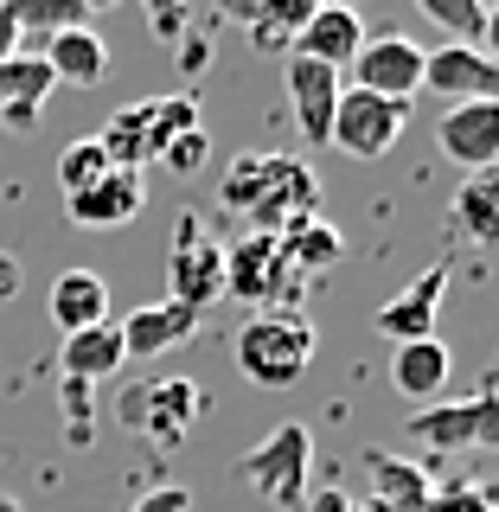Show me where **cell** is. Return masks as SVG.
<instances>
[{
	"instance_id": "obj_1",
	"label": "cell",
	"mask_w": 499,
	"mask_h": 512,
	"mask_svg": "<svg viewBox=\"0 0 499 512\" xmlns=\"http://www.w3.org/2000/svg\"><path fill=\"white\" fill-rule=\"evenodd\" d=\"M218 205H224V212H237L250 231L282 237L288 224L320 218V180H314L308 160H295V154H263V148H256V154H237L231 167H224Z\"/></svg>"
},
{
	"instance_id": "obj_2",
	"label": "cell",
	"mask_w": 499,
	"mask_h": 512,
	"mask_svg": "<svg viewBox=\"0 0 499 512\" xmlns=\"http://www.w3.org/2000/svg\"><path fill=\"white\" fill-rule=\"evenodd\" d=\"M231 352H237V372L250 384L288 391V384L308 378V365L320 352V333H314V320L301 308H263V314H250L244 327H237Z\"/></svg>"
},
{
	"instance_id": "obj_3",
	"label": "cell",
	"mask_w": 499,
	"mask_h": 512,
	"mask_svg": "<svg viewBox=\"0 0 499 512\" xmlns=\"http://www.w3.org/2000/svg\"><path fill=\"white\" fill-rule=\"evenodd\" d=\"M180 128H199V103L180 90V96H148V103H128L116 116L103 122V154L116 160V167H135L148 173L160 154H167V141L180 135Z\"/></svg>"
},
{
	"instance_id": "obj_4",
	"label": "cell",
	"mask_w": 499,
	"mask_h": 512,
	"mask_svg": "<svg viewBox=\"0 0 499 512\" xmlns=\"http://www.w3.org/2000/svg\"><path fill=\"white\" fill-rule=\"evenodd\" d=\"M116 416H122V429H135L148 448H180L205 416V384L186 378V372L148 378V384H135V391H122Z\"/></svg>"
},
{
	"instance_id": "obj_5",
	"label": "cell",
	"mask_w": 499,
	"mask_h": 512,
	"mask_svg": "<svg viewBox=\"0 0 499 512\" xmlns=\"http://www.w3.org/2000/svg\"><path fill=\"white\" fill-rule=\"evenodd\" d=\"M308 474H314L308 423H276L244 461H237V480H244L256 500H269L282 512H301V500H308Z\"/></svg>"
},
{
	"instance_id": "obj_6",
	"label": "cell",
	"mask_w": 499,
	"mask_h": 512,
	"mask_svg": "<svg viewBox=\"0 0 499 512\" xmlns=\"http://www.w3.org/2000/svg\"><path fill=\"white\" fill-rule=\"evenodd\" d=\"M224 295L250 301L256 314H263V308H295L301 276L288 269L282 237H269V231H244L237 244H224Z\"/></svg>"
},
{
	"instance_id": "obj_7",
	"label": "cell",
	"mask_w": 499,
	"mask_h": 512,
	"mask_svg": "<svg viewBox=\"0 0 499 512\" xmlns=\"http://www.w3.org/2000/svg\"><path fill=\"white\" fill-rule=\"evenodd\" d=\"M404 436L436 448V455H468V448H499V397L474 391V397H436L429 410L404 416Z\"/></svg>"
},
{
	"instance_id": "obj_8",
	"label": "cell",
	"mask_w": 499,
	"mask_h": 512,
	"mask_svg": "<svg viewBox=\"0 0 499 512\" xmlns=\"http://www.w3.org/2000/svg\"><path fill=\"white\" fill-rule=\"evenodd\" d=\"M167 295L186 301V308H212V301L224 295V244L212 231H205L199 212H180V224H173V256H167Z\"/></svg>"
},
{
	"instance_id": "obj_9",
	"label": "cell",
	"mask_w": 499,
	"mask_h": 512,
	"mask_svg": "<svg viewBox=\"0 0 499 512\" xmlns=\"http://www.w3.org/2000/svg\"><path fill=\"white\" fill-rule=\"evenodd\" d=\"M404 122H410V103H391V96H372V90H340L327 148H340L352 160H378V154L397 148Z\"/></svg>"
},
{
	"instance_id": "obj_10",
	"label": "cell",
	"mask_w": 499,
	"mask_h": 512,
	"mask_svg": "<svg viewBox=\"0 0 499 512\" xmlns=\"http://www.w3.org/2000/svg\"><path fill=\"white\" fill-rule=\"evenodd\" d=\"M423 45L404 39V32H378V39H365L359 52H352V90H372V96H391V103H410L416 90H423Z\"/></svg>"
},
{
	"instance_id": "obj_11",
	"label": "cell",
	"mask_w": 499,
	"mask_h": 512,
	"mask_svg": "<svg viewBox=\"0 0 499 512\" xmlns=\"http://www.w3.org/2000/svg\"><path fill=\"white\" fill-rule=\"evenodd\" d=\"M282 77H288V96H295V128L308 148H327L333 141V103H340V71L320 58H295L282 52Z\"/></svg>"
},
{
	"instance_id": "obj_12",
	"label": "cell",
	"mask_w": 499,
	"mask_h": 512,
	"mask_svg": "<svg viewBox=\"0 0 499 512\" xmlns=\"http://www.w3.org/2000/svg\"><path fill=\"white\" fill-rule=\"evenodd\" d=\"M141 205H148V173L109 167L96 186L71 192V199H64V212H71V224H84V231H122V224L141 218Z\"/></svg>"
},
{
	"instance_id": "obj_13",
	"label": "cell",
	"mask_w": 499,
	"mask_h": 512,
	"mask_svg": "<svg viewBox=\"0 0 499 512\" xmlns=\"http://www.w3.org/2000/svg\"><path fill=\"white\" fill-rule=\"evenodd\" d=\"M116 333H122V352H128V359H167V352H180L192 333H199V308L160 295V301L128 308V320H116Z\"/></svg>"
},
{
	"instance_id": "obj_14",
	"label": "cell",
	"mask_w": 499,
	"mask_h": 512,
	"mask_svg": "<svg viewBox=\"0 0 499 512\" xmlns=\"http://www.w3.org/2000/svg\"><path fill=\"white\" fill-rule=\"evenodd\" d=\"M436 148L455 160L461 173L499 167V96H480V103H455L436 122Z\"/></svg>"
},
{
	"instance_id": "obj_15",
	"label": "cell",
	"mask_w": 499,
	"mask_h": 512,
	"mask_svg": "<svg viewBox=\"0 0 499 512\" xmlns=\"http://www.w3.org/2000/svg\"><path fill=\"white\" fill-rule=\"evenodd\" d=\"M423 90H436L442 103H480V96H499V64L480 45L448 39L423 58Z\"/></svg>"
},
{
	"instance_id": "obj_16",
	"label": "cell",
	"mask_w": 499,
	"mask_h": 512,
	"mask_svg": "<svg viewBox=\"0 0 499 512\" xmlns=\"http://www.w3.org/2000/svg\"><path fill=\"white\" fill-rule=\"evenodd\" d=\"M372 39L359 20V7H346V0H320V7L301 20V32L288 39V52L295 58H320V64H333V71H346L352 52Z\"/></svg>"
},
{
	"instance_id": "obj_17",
	"label": "cell",
	"mask_w": 499,
	"mask_h": 512,
	"mask_svg": "<svg viewBox=\"0 0 499 512\" xmlns=\"http://www.w3.org/2000/svg\"><path fill=\"white\" fill-rule=\"evenodd\" d=\"M442 295H448V263L423 269L410 288H397L391 301L378 308V333L384 340H436V314H442Z\"/></svg>"
},
{
	"instance_id": "obj_18",
	"label": "cell",
	"mask_w": 499,
	"mask_h": 512,
	"mask_svg": "<svg viewBox=\"0 0 499 512\" xmlns=\"http://www.w3.org/2000/svg\"><path fill=\"white\" fill-rule=\"evenodd\" d=\"M448 237L474 250H499V167L461 173V186L448 192Z\"/></svg>"
},
{
	"instance_id": "obj_19",
	"label": "cell",
	"mask_w": 499,
	"mask_h": 512,
	"mask_svg": "<svg viewBox=\"0 0 499 512\" xmlns=\"http://www.w3.org/2000/svg\"><path fill=\"white\" fill-rule=\"evenodd\" d=\"M58 90L52 64H45L39 52H13L0 58V122L7 128H32L45 116V96Z\"/></svg>"
},
{
	"instance_id": "obj_20",
	"label": "cell",
	"mask_w": 499,
	"mask_h": 512,
	"mask_svg": "<svg viewBox=\"0 0 499 512\" xmlns=\"http://www.w3.org/2000/svg\"><path fill=\"white\" fill-rule=\"evenodd\" d=\"M320 7V0H218V13L231 26H244L263 52H288V39L301 32V20Z\"/></svg>"
},
{
	"instance_id": "obj_21",
	"label": "cell",
	"mask_w": 499,
	"mask_h": 512,
	"mask_svg": "<svg viewBox=\"0 0 499 512\" xmlns=\"http://www.w3.org/2000/svg\"><path fill=\"white\" fill-rule=\"evenodd\" d=\"M365 480H372V500L384 512H423V500L436 493L423 461H404V455H384V448H365Z\"/></svg>"
},
{
	"instance_id": "obj_22",
	"label": "cell",
	"mask_w": 499,
	"mask_h": 512,
	"mask_svg": "<svg viewBox=\"0 0 499 512\" xmlns=\"http://www.w3.org/2000/svg\"><path fill=\"white\" fill-rule=\"evenodd\" d=\"M45 314H52L58 333H84L96 320H116L109 314V282L96 269H64L52 282V295H45Z\"/></svg>"
},
{
	"instance_id": "obj_23",
	"label": "cell",
	"mask_w": 499,
	"mask_h": 512,
	"mask_svg": "<svg viewBox=\"0 0 499 512\" xmlns=\"http://www.w3.org/2000/svg\"><path fill=\"white\" fill-rule=\"evenodd\" d=\"M58 365H64V378H77V384H103V378H116L122 365H128L116 320H96V327H84V333H64Z\"/></svg>"
},
{
	"instance_id": "obj_24",
	"label": "cell",
	"mask_w": 499,
	"mask_h": 512,
	"mask_svg": "<svg viewBox=\"0 0 499 512\" xmlns=\"http://www.w3.org/2000/svg\"><path fill=\"white\" fill-rule=\"evenodd\" d=\"M448 365H455V352L442 340H404L391 359V384L397 397H410V404H436L442 384H448Z\"/></svg>"
},
{
	"instance_id": "obj_25",
	"label": "cell",
	"mask_w": 499,
	"mask_h": 512,
	"mask_svg": "<svg viewBox=\"0 0 499 512\" xmlns=\"http://www.w3.org/2000/svg\"><path fill=\"white\" fill-rule=\"evenodd\" d=\"M39 58L52 64L58 84H77V90H90V84H103V77H109V45L96 39L90 26H71V32H58V39H45Z\"/></svg>"
},
{
	"instance_id": "obj_26",
	"label": "cell",
	"mask_w": 499,
	"mask_h": 512,
	"mask_svg": "<svg viewBox=\"0 0 499 512\" xmlns=\"http://www.w3.org/2000/svg\"><path fill=\"white\" fill-rule=\"evenodd\" d=\"M282 256H288V269L308 282V276H327L346 256V237H340V224H327V218H301V224L282 231Z\"/></svg>"
},
{
	"instance_id": "obj_27",
	"label": "cell",
	"mask_w": 499,
	"mask_h": 512,
	"mask_svg": "<svg viewBox=\"0 0 499 512\" xmlns=\"http://www.w3.org/2000/svg\"><path fill=\"white\" fill-rule=\"evenodd\" d=\"M13 20H20L26 45H45V39H58V32L84 26V7H77V0H13Z\"/></svg>"
},
{
	"instance_id": "obj_28",
	"label": "cell",
	"mask_w": 499,
	"mask_h": 512,
	"mask_svg": "<svg viewBox=\"0 0 499 512\" xmlns=\"http://www.w3.org/2000/svg\"><path fill=\"white\" fill-rule=\"evenodd\" d=\"M429 26H442L455 45H480V26H487V0H416Z\"/></svg>"
},
{
	"instance_id": "obj_29",
	"label": "cell",
	"mask_w": 499,
	"mask_h": 512,
	"mask_svg": "<svg viewBox=\"0 0 499 512\" xmlns=\"http://www.w3.org/2000/svg\"><path fill=\"white\" fill-rule=\"evenodd\" d=\"M109 167H116V160L103 154V141H96V135H90V141H71V148L58 154V186H64V199H71V192H84V186H96Z\"/></svg>"
},
{
	"instance_id": "obj_30",
	"label": "cell",
	"mask_w": 499,
	"mask_h": 512,
	"mask_svg": "<svg viewBox=\"0 0 499 512\" xmlns=\"http://www.w3.org/2000/svg\"><path fill=\"white\" fill-rule=\"evenodd\" d=\"M205 160H212V135H205V122H199V128H180L154 167H167V173H205Z\"/></svg>"
},
{
	"instance_id": "obj_31",
	"label": "cell",
	"mask_w": 499,
	"mask_h": 512,
	"mask_svg": "<svg viewBox=\"0 0 499 512\" xmlns=\"http://www.w3.org/2000/svg\"><path fill=\"white\" fill-rule=\"evenodd\" d=\"M58 397H64V436H71L77 448H90V436H96V423H90V410H96V404H90V384L64 378Z\"/></svg>"
},
{
	"instance_id": "obj_32",
	"label": "cell",
	"mask_w": 499,
	"mask_h": 512,
	"mask_svg": "<svg viewBox=\"0 0 499 512\" xmlns=\"http://www.w3.org/2000/svg\"><path fill=\"white\" fill-rule=\"evenodd\" d=\"M487 506H493V493L480 480H455V487H436L423 500V512H487Z\"/></svg>"
},
{
	"instance_id": "obj_33",
	"label": "cell",
	"mask_w": 499,
	"mask_h": 512,
	"mask_svg": "<svg viewBox=\"0 0 499 512\" xmlns=\"http://www.w3.org/2000/svg\"><path fill=\"white\" fill-rule=\"evenodd\" d=\"M141 7H148V26H154L160 45H180V32H186V0H141Z\"/></svg>"
},
{
	"instance_id": "obj_34",
	"label": "cell",
	"mask_w": 499,
	"mask_h": 512,
	"mask_svg": "<svg viewBox=\"0 0 499 512\" xmlns=\"http://www.w3.org/2000/svg\"><path fill=\"white\" fill-rule=\"evenodd\" d=\"M128 512H192V493L186 487H148Z\"/></svg>"
},
{
	"instance_id": "obj_35",
	"label": "cell",
	"mask_w": 499,
	"mask_h": 512,
	"mask_svg": "<svg viewBox=\"0 0 499 512\" xmlns=\"http://www.w3.org/2000/svg\"><path fill=\"white\" fill-rule=\"evenodd\" d=\"M301 512H359V500H346L340 487H320V493H308V500H301Z\"/></svg>"
},
{
	"instance_id": "obj_36",
	"label": "cell",
	"mask_w": 499,
	"mask_h": 512,
	"mask_svg": "<svg viewBox=\"0 0 499 512\" xmlns=\"http://www.w3.org/2000/svg\"><path fill=\"white\" fill-rule=\"evenodd\" d=\"M13 52H26V39H20V20H13V0H0V58Z\"/></svg>"
},
{
	"instance_id": "obj_37",
	"label": "cell",
	"mask_w": 499,
	"mask_h": 512,
	"mask_svg": "<svg viewBox=\"0 0 499 512\" xmlns=\"http://www.w3.org/2000/svg\"><path fill=\"white\" fill-rule=\"evenodd\" d=\"M20 256H7V250H0V301H13V295H20Z\"/></svg>"
},
{
	"instance_id": "obj_38",
	"label": "cell",
	"mask_w": 499,
	"mask_h": 512,
	"mask_svg": "<svg viewBox=\"0 0 499 512\" xmlns=\"http://www.w3.org/2000/svg\"><path fill=\"white\" fill-rule=\"evenodd\" d=\"M480 52L499 64V0H487V26H480Z\"/></svg>"
},
{
	"instance_id": "obj_39",
	"label": "cell",
	"mask_w": 499,
	"mask_h": 512,
	"mask_svg": "<svg viewBox=\"0 0 499 512\" xmlns=\"http://www.w3.org/2000/svg\"><path fill=\"white\" fill-rule=\"evenodd\" d=\"M77 7H84V20H90V13H116V7H128V0H77Z\"/></svg>"
},
{
	"instance_id": "obj_40",
	"label": "cell",
	"mask_w": 499,
	"mask_h": 512,
	"mask_svg": "<svg viewBox=\"0 0 499 512\" xmlns=\"http://www.w3.org/2000/svg\"><path fill=\"white\" fill-rule=\"evenodd\" d=\"M480 391H493V397H499V359L487 365V384H480Z\"/></svg>"
},
{
	"instance_id": "obj_41",
	"label": "cell",
	"mask_w": 499,
	"mask_h": 512,
	"mask_svg": "<svg viewBox=\"0 0 499 512\" xmlns=\"http://www.w3.org/2000/svg\"><path fill=\"white\" fill-rule=\"evenodd\" d=\"M0 512H26L20 500H13V493H0Z\"/></svg>"
},
{
	"instance_id": "obj_42",
	"label": "cell",
	"mask_w": 499,
	"mask_h": 512,
	"mask_svg": "<svg viewBox=\"0 0 499 512\" xmlns=\"http://www.w3.org/2000/svg\"><path fill=\"white\" fill-rule=\"evenodd\" d=\"M359 512H384V506H378V500H359Z\"/></svg>"
},
{
	"instance_id": "obj_43",
	"label": "cell",
	"mask_w": 499,
	"mask_h": 512,
	"mask_svg": "<svg viewBox=\"0 0 499 512\" xmlns=\"http://www.w3.org/2000/svg\"><path fill=\"white\" fill-rule=\"evenodd\" d=\"M487 512H499V500H493V506H487Z\"/></svg>"
},
{
	"instance_id": "obj_44",
	"label": "cell",
	"mask_w": 499,
	"mask_h": 512,
	"mask_svg": "<svg viewBox=\"0 0 499 512\" xmlns=\"http://www.w3.org/2000/svg\"><path fill=\"white\" fill-rule=\"evenodd\" d=\"M346 7H352V0H346Z\"/></svg>"
}]
</instances>
